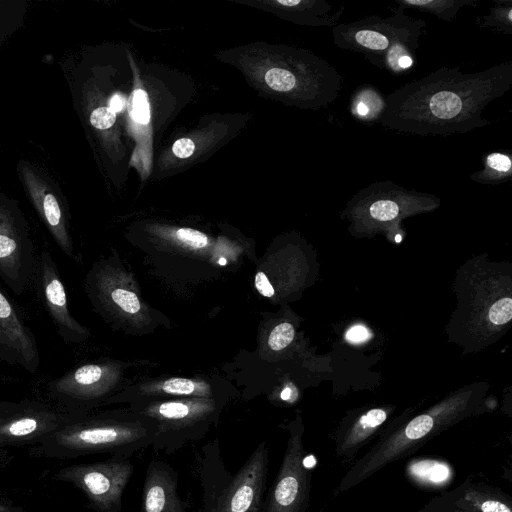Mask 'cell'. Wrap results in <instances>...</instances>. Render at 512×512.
Returning <instances> with one entry per match:
<instances>
[{
  "mask_svg": "<svg viewBox=\"0 0 512 512\" xmlns=\"http://www.w3.org/2000/svg\"><path fill=\"white\" fill-rule=\"evenodd\" d=\"M511 88V61L474 73L442 66L386 95L378 122L418 136L464 134L490 125L483 110Z\"/></svg>",
  "mask_w": 512,
  "mask_h": 512,
  "instance_id": "obj_1",
  "label": "cell"
},
{
  "mask_svg": "<svg viewBox=\"0 0 512 512\" xmlns=\"http://www.w3.org/2000/svg\"><path fill=\"white\" fill-rule=\"evenodd\" d=\"M156 432L148 417L85 415L28 447L35 458L73 459L107 453L130 458L152 445Z\"/></svg>",
  "mask_w": 512,
  "mask_h": 512,
  "instance_id": "obj_2",
  "label": "cell"
},
{
  "mask_svg": "<svg viewBox=\"0 0 512 512\" xmlns=\"http://www.w3.org/2000/svg\"><path fill=\"white\" fill-rule=\"evenodd\" d=\"M393 14L369 15L332 27L333 43L362 54L371 64L395 75L409 73L417 62L416 51L426 22L398 6Z\"/></svg>",
  "mask_w": 512,
  "mask_h": 512,
  "instance_id": "obj_3",
  "label": "cell"
},
{
  "mask_svg": "<svg viewBox=\"0 0 512 512\" xmlns=\"http://www.w3.org/2000/svg\"><path fill=\"white\" fill-rule=\"evenodd\" d=\"M269 466L266 442L232 474L227 469L218 439L202 447L199 474L202 486L200 512H260Z\"/></svg>",
  "mask_w": 512,
  "mask_h": 512,
  "instance_id": "obj_4",
  "label": "cell"
},
{
  "mask_svg": "<svg viewBox=\"0 0 512 512\" xmlns=\"http://www.w3.org/2000/svg\"><path fill=\"white\" fill-rule=\"evenodd\" d=\"M459 400L441 404L428 413L410 420L403 427L381 440L343 477L339 490L344 491L379 469L417 449L434 433L450 424L462 410Z\"/></svg>",
  "mask_w": 512,
  "mask_h": 512,
  "instance_id": "obj_5",
  "label": "cell"
},
{
  "mask_svg": "<svg viewBox=\"0 0 512 512\" xmlns=\"http://www.w3.org/2000/svg\"><path fill=\"white\" fill-rule=\"evenodd\" d=\"M440 203L434 194L409 190L390 180L376 181L360 189L343 214L357 229H373L402 217L432 211Z\"/></svg>",
  "mask_w": 512,
  "mask_h": 512,
  "instance_id": "obj_6",
  "label": "cell"
},
{
  "mask_svg": "<svg viewBox=\"0 0 512 512\" xmlns=\"http://www.w3.org/2000/svg\"><path fill=\"white\" fill-rule=\"evenodd\" d=\"M129 458L114 457L93 462L65 466L54 474L56 481L73 485L96 512H120L125 488L133 475Z\"/></svg>",
  "mask_w": 512,
  "mask_h": 512,
  "instance_id": "obj_7",
  "label": "cell"
},
{
  "mask_svg": "<svg viewBox=\"0 0 512 512\" xmlns=\"http://www.w3.org/2000/svg\"><path fill=\"white\" fill-rule=\"evenodd\" d=\"M35 248L19 203L0 191V277L21 295L33 277Z\"/></svg>",
  "mask_w": 512,
  "mask_h": 512,
  "instance_id": "obj_8",
  "label": "cell"
},
{
  "mask_svg": "<svg viewBox=\"0 0 512 512\" xmlns=\"http://www.w3.org/2000/svg\"><path fill=\"white\" fill-rule=\"evenodd\" d=\"M81 417L38 400L0 401V449L33 446Z\"/></svg>",
  "mask_w": 512,
  "mask_h": 512,
  "instance_id": "obj_9",
  "label": "cell"
},
{
  "mask_svg": "<svg viewBox=\"0 0 512 512\" xmlns=\"http://www.w3.org/2000/svg\"><path fill=\"white\" fill-rule=\"evenodd\" d=\"M18 178L51 237L67 257H74L67 201L58 184L26 159L16 165Z\"/></svg>",
  "mask_w": 512,
  "mask_h": 512,
  "instance_id": "obj_10",
  "label": "cell"
},
{
  "mask_svg": "<svg viewBox=\"0 0 512 512\" xmlns=\"http://www.w3.org/2000/svg\"><path fill=\"white\" fill-rule=\"evenodd\" d=\"M310 473L304 465L300 426H292L278 474L260 512H306Z\"/></svg>",
  "mask_w": 512,
  "mask_h": 512,
  "instance_id": "obj_11",
  "label": "cell"
},
{
  "mask_svg": "<svg viewBox=\"0 0 512 512\" xmlns=\"http://www.w3.org/2000/svg\"><path fill=\"white\" fill-rule=\"evenodd\" d=\"M195 407L189 403L171 401L154 406L149 414L156 432L151 447L155 451L172 454L191 441L203 437L211 423L214 410Z\"/></svg>",
  "mask_w": 512,
  "mask_h": 512,
  "instance_id": "obj_12",
  "label": "cell"
},
{
  "mask_svg": "<svg viewBox=\"0 0 512 512\" xmlns=\"http://www.w3.org/2000/svg\"><path fill=\"white\" fill-rule=\"evenodd\" d=\"M32 278L36 294L61 339L66 343L84 341L87 330L77 322L69 310L65 286L50 252L43 250L36 257Z\"/></svg>",
  "mask_w": 512,
  "mask_h": 512,
  "instance_id": "obj_13",
  "label": "cell"
},
{
  "mask_svg": "<svg viewBox=\"0 0 512 512\" xmlns=\"http://www.w3.org/2000/svg\"><path fill=\"white\" fill-rule=\"evenodd\" d=\"M0 362L35 374L40 353L35 335L17 305L0 286Z\"/></svg>",
  "mask_w": 512,
  "mask_h": 512,
  "instance_id": "obj_14",
  "label": "cell"
},
{
  "mask_svg": "<svg viewBox=\"0 0 512 512\" xmlns=\"http://www.w3.org/2000/svg\"><path fill=\"white\" fill-rule=\"evenodd\" d=\"M105 370L96 363L79 365L47 384V393L59 408L87 415L102 397Z\"/></svg>",
  "mask_w": 512,
  "mask_h": 512,
  "instance_id": "obj_15",
  "label": "cell"
},
{
  "mask_svg": "<svg viewBox=\"0 0 512 512\" xmlns=\"http://www.w3.org/2000/svg\"><path fill=\"white\" fill-rule=\"evenodd\" d=\"M178 474L167 462L153 459L148 463L139 512H186L188 503L177 491Z\"/></svg>",
  "mask_w": 512,
  "mask_h": 512,
  "instance_id": "obj_16",
  "label": "cell"
},
{
  "mask_svg": "<svg viewBox=\"0 0 512 512\" xmlns=\"http://www.w3.org/2000/svg\"><path fill=\"white\" fill-rule=\"evenodd\" d=\"M386 418L387 412L381 408L371 409L360 416L337 445L338 453L344 456L353 454Z\"/></svg>",
  "mask_w": 512,
  "mask_h": 512,
  "instance_id": "obj_17",
  "label": "cell"
},
{
  "mask_svg": "<svg viewBox=\"0 0 512 512\" xmlns=\"http://www.w3.org/2000/svg\"><path fill=\"white\" fill-rule=\"evenodd\" d=\"M482 160V169L470 175L472 181L482 185L495 186L512 179V153L510 150L491 151Z\"/></svg>",
  "mask_w": 512,
  "mask_h": 512,
  "instance_id": "obj_18",
  "label": "cell"
},
{
  "mask_svg": "<svg viewBox=\"0 0 512 512\" xmlns=\"http://www.w3.org/2000/svg\"><path fill=\"white\" fill-rule=\"evenodd\" d=\"M395 3L404 9H415L432 14L440 20L451 22L463 7H476L479 2L478 0H395Z\"/></svg>",
  "mask_w": 512,
  "mask_h": 512,
  "instance_id": "obj_19",
  "label": "cell"
},
{
  "mask_svg": "<svg viewBox=\"0 0 512 512\" xmlns=\"http://www.w3.org/2000/svg\"><path fill=\"white\" fill-rule=\"evenodd\" d=\"M384 107V97L372 86H361L351 97L350 111L358 121H379Z\"/></svg>",
  "mask_w": 512,
  "mask_h": 512,
  "instance_id": "obj_20",
  "label": "cell"
},
{
  "mask_svg": "<svg viewBox=\"0 0 512 512\" xmlns=\"http://www.w3.org/2000/svg\"><path fill=\"white\" fill-rule=\"evenodd\" d=\"M407 473L417 483L431 487L445 485L452 475L448 464L433 459L411 462L407 468Z\"/></svg>",
  "mask_w": 512,
  "mask_h": 512,
  "instance_id": "obj_21",
  "label": "cell"
},
{
  "mask_svg": "<svg viewBox=\"0 0 512 512\" xmlns=\"http://www.w3.org/2000/svg\"><path fill=\"white\" fill-rule=\"evenodd\" d=\"M487 15L479 16L476 24L484 29L490 28L496 32L512 34V0H494Z\"/></svg>",
  "mask_w": 512,
  "mask_h": 512,
  "instance_id": "obj_22",
  "label": "cell"
},
{
  "mask_svg": "<svg viewBox=\"0 0 512 512\" xmlns=\"http://www.w3.org/2000/svg\"><path fill=\"white\" fill-rule=\"evenodd\" d=\"M26 9L25 0H0V44L23 25Z\"/></svg>",
  "mask_w": 512,
  "mask_h": 512,
  "instance_id": "obj_23",
  "label": "cell"
},
{
  "mask_svg": "<svg viewBox=\"0 0 512 512\" xmlns=\"http://www.w3.org/2000/svg\"><path fill=\"white\" fill-rule=\"evenodd\" d=\"M466 507L473 506L475 510L479 512H511L510 507L498 499L494 498H482L479 499L475 493L465 496Z\"/></svg>",
  "mask_w": 512,
  "mask_h": 512,
  "instance_id": "obj_24",
  "label": "cell"
},
{
  "mask_svg": "<svg viewBox=\"0 0 512 512\" xmlns=\"http://www.w3.org/2000/svg\"><path fill=\"white\" fill-rule=\"evenodd\" d=\"M294 334V328L290 323H280L271 331L268 344L272 350H282L292 342Z\"/></svg>",
  "mask_w": 512,
  "mask_h": 512,
  "instance_id": "obj_25",
  "label": "cell"
},
{
  "mask_svg": "<svg viewBox=\"0 0 512 512\" xmlns=\"http://www.w3.org/2000/svg\"><path fill=\"white\" fill-rule=\"evenodd\" d=\"M131 117L138 123L148 124L150 121V109L147 93L142 89L133 92Z\"/></svg>",
  "mask_w": 512,
  "mask_h": 512,
  "instance_id": "obj_26",
  "label": "cell"
},
{
  "mask_svg": "<svg viewBox=\"0 0 512 512\" xmlns=\"http://www.w3.org/2000/svg\"><path fill=\"white\" fill-rule=\"evenodd\" d=\"M111 300L123 311L134 314L140 310V301L134 292L116 288L110 293Z\"/></svg>",
  "mask_w": 512,
  "mask_h": 512,
  "instance_id": "obj_27",
  "label": "cell"
},
{
  "mask_svg": "<svg viewBox=\"0 0 512 512\" xmlns=\"http://www.w3.org/2000/svg\"><path fill=\"white\" fill-rule=\"evenodd\" d=\"M89 123L97 130L111 128L116 121V113L109 106H98L89 113Z\"/></svg>",
  "mask_w": 512,
  "mask_h": 512,
  "instance_id": "obj_28",
  "label": "cell"
},
{
  "mask_svg": "<svg viewBox=\"0 0 512 512\" xmlns=\"http://www.w3.org/2000/svg\"><path fill=\"white\" fill-rule=\"evenodd\" d=\"M488 317L494 325L508 323L512 318V299L506 297L495 302L489 310Z\"/></svg>",
  "mask_w": 512,
  "mask_h": 512,
  "instance_id": "obj_29",
  "label": "cell"
},
{
  "mask_svg": "<svg viewBox=\"0 0 512 512\" xmlns=\"http://www.w3.org/2000/svg\"><path fill=\"white\" fill-rule=\"evenodd\" d=\"M195 389L194 382L185 378H171L162 385V390L171 395H190Z\"/></svg>",
  "mask_w": 512,
  "mask_h": 512,
  "instance_id": "obj_30",
  "label": "cell"
},
{
  "mask_svg": "<svg viewBox=\"0 0 512 512\" xmlns=\"http://www.w3.org/2000/svg\"><path fill=\"white\" fill-rule=\"evenodd\" d=\"M176 237L193 248H203L208 244V238L205 234L191 228H180L176 231Z\"/></svg>",
  "mask_w": 512,
  "mask_h": 512,
  "instance_id": "obj_31",
  "label": "cell"
},
{
  "mask_svg": "<svg viewBox=\"0 0 512 512\" xmlns=\"http://www.w3.org/2000/svg\"><path fill=\"white\" fill-rule=\"evenodd\" d=\"M195 150V144L190 138L178 139L172 147V151L178 158H188Z\"/></svg>",
  "mask_w": 512,
  "mask_h": 512,
  "instance_id": "obj_32",
  "label": "cell"
},
{
  "mask_svg": "<svg viewBox=\"0 0 512 512\" xmlns=\"http://www.w3.org/2000/svg\"><path fill=\"white\" fill-rule=\"evenodd\" d=\"M345 337L350 343L357 344L366 341L370 337V331L365 326L357 324L346 332Z\"/></svg>",
  "mask_w": 512,
  "mask_h": 512,
  "instance_id": "obj_33",
  "label": "cell"
},
{
  "mask_svg": "<svg viewBox=\"0 0 512 512\" xmlns=\"http://www.w3.org/2000/svg\"><path fill=\"white\" fill-rule=\"evenodd\" d=\"M255 287L260 294L265 297L274 295V288L269 282L267 276L263 272H258L255 276Z\"/></svg>",
  "mask_w": 512,
  "mask_h": 512,
  "instance_id": "obj_34",
  "label": "cell"
},
{
  "mask_svg": "<svg viewBox=\"0 0 512 512\" xmlns=\"http://www.w3.org/2000/svg\"><path fill=\"white\" fill-rule=\"evenodd\" d=\"M125 98L120 94H114L109 100V107L114 113L121 112L125 107Z\"/></svg>",
  "mask_w": 512,
  "mask_h": 512,
  "instance_id": "obj_35",
  "label": "cell"
},
{
  "mask_svg": "<svg viewBox=\"0 0 512 512\" xmlns=\"http://www.w3.org/2000/svg\"><path fill=\"white\" fill-rule=\"evenodd\" d=\"M0 512H26L22 506L0 497Z\"/></svg>",
  "mask_w": 512,
  "mask_h": 512,
  "instance_id": "obj_36",
  "label": "cell"
},
{
  "mask_svg": "<svg viewBox=\"0 0 512 512\" xmlns=\"http://www.w3.org/2000/svg\"><path fill=\"white\" fill-rule=\"evenodd\" d=\"M12 459V454L8 449H0V471L9 465Z\"/></svg>",
  "mask_w": 512,
  "mask_h": 512,
  "instance_id": "obj_37",
  "label": "cell"
},
{
  "mask_svg": "<svg viewBox=\"0 0 512 512\" xmlns=\"http://www.w3.org/2000/svg\"><path fill=\"white\" fill-rule=\"evenodd\" d=\"M293 391V387L287 386L280 394L281 399L285 401H293L295 399Z\"/></svg>",
  "mask_w": 512,
  "mask_h": 512,
  "instance_id": "obj_38",
  "label": "cell"
},
{
  "mask_svg": "<svg viewBox=\"0 0 512 512\" xmlns=\"http://www.w3.org/2000/svg\"><path fill=\"white\" fill-rule=\"evenodd\" d=\"M219 264H221V265H225V264H226V260H225L224 258H221V259L219 260Z\"/></svg>",
  "mask_w": 512,
  "mask_h": 512,
  "instance_id": "obj_39",
  "label": "cell"
}]
</instances>
